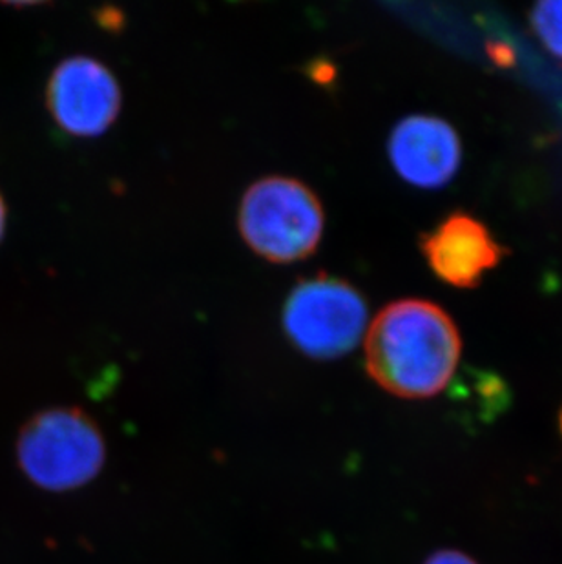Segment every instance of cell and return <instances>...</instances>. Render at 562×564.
<instances>
[{
	"label": "cell",
	"instance_id": "6da1fadb",
	"mask_svg": "<svg viewBox=\"0 0 562 564\" xmlns=\"http://www.w3.org/2000/svg\"><path fill=\"white\" fill-rule=\"evenodd\" d=\"M461 351V335L450 314L424 300L389 304L367 329V373L403 399L441 393L455 373Z\"/></svg>",
	"mask_w": 562,
	"mask_h": 564
},
{
	"label": "cell",
	"instance_id": "7a4b0ae2",
	"mask_svg": "<svg viewBox=\"0 0 562 564\" xmlns=\"http://www.w3.org/2000/svg\"><path fill=\"white\" fill-rule=\"evenodd\" d=\"M239 235L250 251L271 263L313 256L325 229L324 207L305 183L271 176L252 183L239 203Z\"/></svg>",
	"mask_w": 562,
	"mask_h": 564
},
{
	"label": "cell",
	"instance_id": "3957f363",
	"mask_svg": "<svg viewBox=\"0 0 562 564\" xmlns=\"http://www.w3.org/2000/svg\"><path fill=\"white\" fill-rule=\"evenodd\" d=\"M17 455L28 479L50 491L90 482L105 463V442L96 422L74 408H55L22 427Z\"/></svg>",
	"mask_w": 562,
	"mask_h": 564
},
{
	"label": "cell",
	"instance_id": "277c9868",
	"mask_svg": "<svg viewBox=\"0 0 562 564\" xmlns=\"http://www.w3.org/2000/svg\"><path fill=\"white\" fill-rule=\"evenodd\" d=\"M281 322L298 351L333 360L358 346L367 329V304L349 282L318 274L294 285Z\"/></svg>",
	"mask_w": 562,
	"mask_h": 564
},
{
	"label": "cell",
	"instance_id": "5b68a950",
	"mask_svg": "<svg viewBox=\"0 0 562 564\" xmlns=\"http://www.w3.org/2000/svg\"><path fill=\"white\" fill-rule=\"evenodd\" d=\"M46 105L64 132L75 138H97L121 113V86L107 64L88 55H74L52 72Z\"/></svg>",
	"mask_w": 562,
	"mask_h": 564
},
{
	"label": "cell",
	"instance_id": "8992f818",
	"mask_svg": "<svg viewBox=\"0 0 562 564\" xmlns=\"http://www.w3.org/2000/svg\"><path fill=\"white\" fill-rule=\"evenodd\" d=\"M388 152L398 176L420 188L446 185L462 158L455 130L431 116L402 119L389 138Z\"/></svg>",
	"mask_w": 562,
	"mask_h": 564
},
{
	"label": "cell",
	"instance_id": "52a82bcc",
	"mask_svg": "<svg viewBox=\"0 0 562 564\" xmlns=\"http://www.w3.org/2000/svg\"><path fill=\"white\" fill-rule=\"evenodd\" d=\"M422 251L436 276L462 289L475 288L505 254L480 221L461 213L425 235Z\"/></svg>",
	"mask_w": 562,
	"mask_h": 564
},
{
	"label": "cell",
	"instance_id": "ba28073f",
	"mask_svg": "<svg viewBox=\"0 0 562 564\" xmlns=\"http://www.w3.org/2000/svg\"><path fill=\"white\" fill-rule=\"evenodd\" d=\"M531 28L542 44L562 59V0L541 2L531 11Z\"/></svg>",
	"mask_w": 562,
	"mask_h": 564
},
{
	"label": "cell",
	"instance_id": "9c48e42d",
	"mask_svg": "<svg viewBox=\"0 0 562 564\" xmlns=\"http://www.w3.org/2000/svg\"><path fill=\"white\" fill-rule=\"evenodd\" d=\"M428 564H475L472 560H467L466 555L455 554V552H444V554L435 555L428 561Z\"/></svg>",
	"mask_w": 562,
	"mask_h": 564
},
{
	"label": "cell",
	"instance_id": "30bf717a",
	"mask_svg": "<svg viewBox=\"0 0 562 564\" xmlns=\"http://www.w3.org/2000/svg\"><path fill=\"white\" fill-rule=\"evenodd\" d=\"M491 57L499 64H511V61H514V54L506 48L505 44H495Z\"/></svg>",
	"mask_w": 562,
	"mask_h": 564
},
{
	"label": "cell",
	"instance_id": "8fae6325",
	"mask_svg": "<svg viewBox=\"0 0 562 564\" xmlns=\"http://www.w3.org/2000/svg\"><path fill=\"white\" fill-rule=\"evenodd\" d=\"M6 230V205L4 199L0 196V240H2V236H4Z\"/></svg>",
	"mask_w": 562,
	"mask_h": 564
},
{
	"label": "cell",
	"instance_id": "7c38bea8",
	"mask_svg": "<svg viewBox=\"0 0 562 564\" xmlns=\"http://www.w3.org/2000/svg\"><path fill=\"white\" fill-rule=\"evenodd\" d=\"M561 430H562V413H561Z\"/></svg>",
	"mask_w": 562,
	"mask_h": 564
}]
</instances>
